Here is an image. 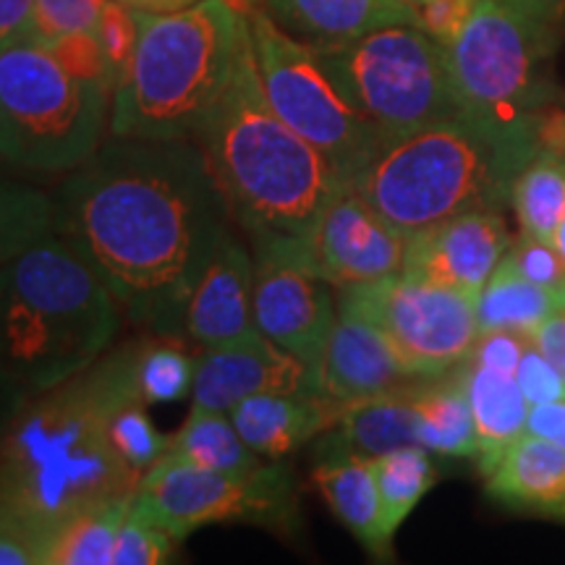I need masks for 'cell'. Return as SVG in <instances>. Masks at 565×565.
I'll return each instance as SVG.
<instances>
[{
  "mask_svg": "<svg viewBox=\"0 0 565 565\" xmlns=\"http://www.w3.org/2000/svg\"><path fill=\"white\" fill-rule=\"evenodd\" d=\"M55 231L89 259L124 315L160 338L183 315L233 212L194 139L113 137L55 194Z\"/></svg>",
  "mask_w": 565,
  "mask_h": 565,
  "instance_id": "cell-1",
  "label": "cell"
},
{
  "mask_svg": "<svg viewBox=\"0 0 565 565\" xmlns=\"http://www.w3.org/2000/svg\"><path fill=\"white\" fill-rule=\"evenodd\" d=\"M137 345L105 353L76 377L32 395L0 437V508L42 540L71 515L137 494L141 475L108 433L116 406L141 395Z\"/></svg>",
  "mask_w": 565,
  "mask_h": 565,
  "instance_id": "cell-2",
  "label": "cell"
},
{
  "mask_svg": "<svg viewBox=\"0 0 565 565\" xmlns=\"http://www.w3.org/2000/svg\"><path fill=\"white\" fill-rule=\"evenodd\" d=\"M233 221L246 233L307 236L343 175L267 100L246 24L231 82L196 134Z\"/></svg>",
  "mask_w": 565,
  "mask_h": 565,
  "instance_id": "cell-3",
  "label": "cell"
},
{
  "mask_svg": "<svg viewBox=\"0 0 565 565\" xmlns=\"http://www.w3.org/2000/svg\"><path fill=\"white\" fill-rule=\"evenodd\" d=\"M536 150L534 134L505 131L477 118H454L387 134L345 179L406 236L475 210L511 204L515 173Z\"/></svg>",
  "mask_w": 565,
  "mask_h": 565,
  "instance_id": "cell-4",
  "label": "cell"
},
{
  "mask_svg": "<svg viewBox=\"0 0 565 565\" xmlns=\"http://www.w3.org/2000/svg\"><path fill=\"white\" fill-rule=\"evenodd\" d=\"M121 312L103 275L58 231L0 267V349L32 395L105 356Z\"/></svg>",
  "mask_w": 565,
  "mask_h": 565,
  "instance_id": "cell-5",
  "label": "cell"
},
{
  "mask_svg": "<svg viewBox=\"0 0 565 565\" xmlns=\"http://www.w3.org/2000/svg\"><path fill=\"white\" fill-rule=\"evenodd\" d=\"M139 38L113 89L110 137L196 139L228 87L246 17L231 0L137 11Z\"/></svg>",
  "mask_w": 565,
  "mask_h": 565,
  "instance_id": "cell-6",
  "label": "cell"
},
{
  "mask_svg": "<svg viewBox=\"0 0 565 565\" xmlns=\"http://www.w3.org/2000/svg\"><path fill=\"white\" fill-rule=\"evenodd\" d=\"M113 92L76 79L32 40L0 53V160L21 171L68 173L103 147Z\"/></svg>",
  "mask_w": 565,
  "mask_h": 565,
  "instance_id": "cell-7",
  "label": "cell"
},
{
  "mask_svg": "<svg viewBox=\"0 0 565 565\" xmlns=\"http://www.w3.org/2000/svg\"><path fill=\"white\" fill-rule=\"evenodd\" d=\"M553 19L500 0H477L458 38L445 47L466 116L505 131L534 134L555 100Z\"/></svg>",
  "mask_w": 565,
  "mask_h": 565,
  "instance_id": "cell-8",
  "label": "cell"
},
{
  "mask_svg": "<svg viewBox=\"0 0 565 565\" xmlns=\"http://www.w3.org/2000/svg\"><path fill=\"white\" fill-rule=\"evenodd\" d=\"M315 51L343 95L383 134L469 118L458 100L445 45L422 26H383Z\"/></svg>",
  "mask_w": 565,
  "mask_h": 565,
  "instance_id": "cell-9",
  "label": "cell"
},
{
  "mask_svg": "<svg viewBox=\"0 0 565 565\" xmlns=\"http://www.w3.org/2000/svg\"><path fill=\"white\" fill-rule=\"evenodd\" d=\"M244 17L273 110L324 158L333 160L345 181L387 134L343 95L315 47L282 30L257 0Z\"/></svg>",
  "mask_w": 565,
  "mask_h": 565,
  "instance_id": "cell-10",
  "label": "cell"
},
{
  "mask_svg": "<svg viewBox=\"0 0 565 565\" xmlns=\"http://www.w3.org/2000/svg\"><path fill=\"white\" fill-rule=\"evenodd\" d=\"M137 500L173 540L212 524H249L278 534L299 529L294 471L267 461L254 475H228L162 456L139 479Z\"/></svg>",
  "mask_w": 565,
  "mask_h": 565,
  "instance_id": "cell-11",
  "label": "cell"
},
{
  "mask_svg": "<svg viewBox=\"0 0 565 565\" xmlns=\"http://www.w3.org/2000/svg\"><path fill=\"white\" fill-rule=\"evenodd\" d=\"M338 309L377 324L416 380L454 372L479 338L475 294L406 273L338 288Z\"/></svg>",
  "mask_w": 565,
  "mask_h": 565,
  "instance_id": "cell-12",
  "label": "cell"
},
{
  "mask_svg": "<svg viewBox=\"0 0 565 565\" xmlns=\"http://www.w3.org/2000/svg\"><path fill=\"white\" fill-rule=\"evenodd\" d=\"M254 257V320L259 333L320 374L338 299L315 270L303 236L249 233Z\"/></svg>",
  "mask_w": 565,
  "mask_h": 565,
  "instance_id": "cell-13",
  "label": "cell"
},
{
  "mask_svg": "<svg viewBox=\"0 0 565 565\" xmlns=\"http://www.w3.org/2000/svg\"><path fill=\"white\" fill-rule=\"evenodd\" d=\"M406 233L343 183L307 231L315 270L333 288L387 278L404 270Z\"/></svg>",
  "mask_w": 565,
  "mask_h": 565,
  "instance_id": "cell-14",
  "label": "cell"
},
{
  "mask_svg": "<svg viewBox=\"0 0 565 565\" xmlns=\"http://www.w3.org/2000/svg\"><path fill=\"white\" fill-rule=\"evenodd\" d=\"M511 242L503 212H463L412 233L401 273L477 296Z\"/></svg>",
  "mask_w": 565,
  "mask_h": 565,
  "instance_id": "cell-15",
  "label": "cell"
},
{
  "mask_svg": "<svg viewBox=\"0 0 565 565\" xmlns=\"http://www.w3.org/2000/svg\"><path fill=\"white\" fill-rule=\"evenodd\" d=\"M194 362L192 408L228 414L238 401L259 393L322 395L320 374L265 335L202 349Z\"/></svg>",
  "mask_w": 565,
  "mask_h": 565,
  "instance_id": "cell-16",
  "label": "cell"
},
{
  "mask_svg": "<svg viewBox=\"0 0 565 565\" xmlns=\"http://www.w3.org/2000/svg\"><path fill=\"white\" fill-rule=\"evenodd\" d=\"M183 335L202 349H221L263 335L254 320V257L233 225L223 233L196 280L183 315Z\"/></svg>",
  "mask_w": 565,
  "mask_h": 565,
  "instance_id": "cell-17",
  "label": "cell"
},
{
  "mask_svg": "<svg viewBox=\"0 0 565 565\" xmlns=\"http://www.w3.org/2000/svg\"><path fill=\"white\" fill-rule=\"evenodd\" d=\"M412 383L419 380L408 374L383 330L364 317L338 309L320 364L322 398L341 408Z\"/></svg>",
  "mask_w": 565,
  "mask_h": 565,
  "instance_id": "cell-18",
  "label": "cell"
},
{
  "mask_svg": "<svg viewBox=\"0 0 565 565\" xmlns=\"http://www.w3.org/2000/svg\"><path fill=\"white\" fill-rule=\"evenodd\" d=\"M338 408L312 393H259L238 401L228 416L238 435L265 461H282L322 435Z\"/></svg>",
  "mask_w": 565,
  "mask_h": 565,
  "instance_id": "cell-19",
  "label": "cell"
},
{
  "mask_svg": "<svg viewBox=\"0 0 565 565\" xmlns=\"http://www.w3.org/2000/svg\"><path fill=\"white\" fill-rule=\"evenodd\" d=\"M487 492L513 511L565 515V448L524 433L482 471Z\"/></svg>",
  "mask_w": 565,
  "mask_h": 565,
  "instance_id": "cell-20",
  "label": "cell"
},
{
  "mask_svg": "<svg viewBox=\"0 0 565 565\" xmlns=\"http://www.w3.org/2000/svg\"><path fill=\"white\" fill-rule=\"evenodd\" d=\"M286 32L312 47L338 45L393 24H416L412 0H263Z\"/></svg>",
  "mask_w": 565,
  "mask_h": 565,
  "instance_id": "cell-21",
  "label": "cell"
},
{
  "mask_svg": "<svg viewBox=\"0 0 565 565\" xmlns=\"http://www.w3.org/2000/svg\"><path fill=\"white\" fill-rule=\"evenodd\" d=\"M414 385L416 383L338 408L333 424L317 443V454L377 458L406 445H419Z\"/></svg>",
  "mask_w": 565,
  "mask_h": 565,
  "instance_id": "cell-22",
  "label": "cell"
},
{
  "mask_svg": "<svg viewBox=\"0 0 565 565\" xmlns=\"http://www.w3.org/2000/svg\"><path fill=\"white\" fill-rule=\"evenodd\" d=\"M315 484L335 519L374 557H387L393 536L385 529L383 500L374 479L372 458L351 454H317Z\"/></svg>",
  "mask_w": 565,
  "mask_h": 565,
  "instance_id": "cell-23",
  "label": "cell"
},
{
  "mask_svg": "<svg viewBox=\"0 0 565 565\" xmlns=\"http://www.w3.org/2000/svg\"><path fill=\"white\" fill-rule=\"evenodd\" d=\"M458 370H461L471 414H475L479 443L477 463L479 471H487L515 437L526 433L532 406L511 372L471 362L458 364Z\"/></svg>",
  "mask_w": 565,
  "mask_h": 565,
  "instance_id": "cell-24",
  "label": "cell"
},
{
  "mask_svg": "<svg viewBox=\"0 0 565 565\" xmlns=\"http://www.w3.org/2000/svg\"><path fill=\"white\" fill-rule=\"evenodd\" d=\"M416 424L424 450L450 458H477V427L461 370L414 385Z\"/></svg>",
  "mask_w": 565,
  "mask_h": 565,
  "instance_id": "cell-25",
  "label": "cell"
},
{
  "mask_svg": "<svg viewBox=\"0 0 565 565\" xmlns=\"http://www.w3.org/2000/svg\"><path fill=\"white\" fill-rule=\"evenodd\" d=\"M555 312V294L526 280L505 259H500L482 291L477 294L479 333L511 330V333L532 335Z\"/></svg>",
  "mask_w": 565,
  "mask_h": 565,
  "instance_id": "cell-26",
  "label": "cell"
},
{
  "mask_svg": "<svg viewBox=\"0 0 565 565\" xmlns=\"http://www.w3.org/2000/svg\"><path fill=\"white\" fill-rule=\"evenodd\" d=\"M168 456L228 475H254L267 463L244 443L228 414L207 412V408L189 412L186 422L168 443Z\"/></svg>",
  "mask_w": 565,
  "mask_h": 565,
  "instance_id": "cell-27",
  "label": "cell"
},
{
  "mask_svg": "<svg viewBox=\"0 0 565 565\" xmlns=\"http://www.w3.org/2000/svg\"><path fill=\"white\" fill-rule=\"evenodd\" d=\"M511 207L524 233L553 244L557 223L565 215V154L536 147L515 173Z\"/></svg>",
  "mask_w": 565,
  "mask_h": 565,
  "instance_id": "cell-28",
  "label": "cell"
},
{
  "mask_svg": "<svg viewBox=\"0 0 565 565\" xmlns=\"http://www.w3.org/2000/svg\"><path fill=\"white\" fill-rule=\"evenodd\" d=\"M131 498L87 508L47 534L42 565H110L118 529L129 513Z\"/></svg>",
  "mask_w": 565,
  "mask_h": 565,
  "instance_id": "cell-29",
  "label": "cell"
},
{
  "mask_svg": "<svg viewBox=\"0 0 565 565\" xmlns=\"http://www.w3.org/2000/svg\"><path fill=\"white\" fill-rule=\"evenodd\" d=\"M55 196L24 181L0 179V267L55 233Z\"/></svg>",
  "mask_w": 565,
  "mask_h": 565,
  "instance_id": "cell-30",
  "label": "cell"
},
{
  "mask_svg": "<svg viewBox=\"0 0 565 565\" xmlns=\"http://www.w3.org/2000/svg\"><path fill=\"white\" fill-rule=\"evenodd\" d=\"M374 479H377L380 500H383V515L387 534L395 536L422 498L433 490L435 466L429 461V450L422 445H406V448L391 450L372 458Z\"/></svg>",
  "mask_w": 565,
  "mask_h": 565,
  "instance_id": "cell-31",
  "label": "cell"
},
{
  "mask_svg": "<svg viewBox=\"0 0 565 565\" xmlns=\"http://www.w3.org/2000/svg\"><path fill=\"white\" fill-rule=\"evenodd\" d=\"M196 362L179 345L158 341L137 345V385L145 404H175L192 395Z\"/></svg>",
  "mask_w": 565,
  "mask_h": 565,
  "instance_id": "cell-32",
  "label": "cell"
},
{
  "mask_svg": "<svg viewBox=\"0 0 565 565\" xmlns=\"http://www.w3.org/2000/svg\"><path fill=\"white\" fill-rule=\"evenodd\" d=\"M108 433L118 456L139 475H145L150 466L158 463L168 454V443H171V437H166L154 427L141 395H131L116 406V412L110 414Z\"/></svg>",
  "mask_w": 565,
  "mask_h": 565,
  "instance_id": "cell-33",
  "label": "cell"
},
{
  "mask_svg": "<svg viewBox=\"0 0 565 565\" xmlns=\"http://www.w3.org/2000/svg\"><path fill=\"white\" fill-rule=\"evenodd\" d=\"M175 542L171 534L139 505L134 494L129 513L124 515V524L118 529L116 547H113L110 565H160L171 561Z\"/></svg>",
  "mask_w": 565,
  "mask_h": 565,
  "instance_id": "cell-34",
  "label": "cell"
},
{
  "mask_svg": "<svg viewBox=\"0 0 565 565\" xmlns=\"http://www.w3.org/2000/svg\"><path fill=\"white\" fill-rule=\"evenodd\" d=\"M105 0H34L24 40L51 47L74 32L95 30Z\"/></svg>",
  "mask_w": 565,
  "mask_h": 565,
  "instance_id": "cell-35",
  "label": "cell"
},
{
  "mask_svg": "<svg viewBox=\"0 0 565 565\" xmlns=\"http://www.w3.org/2000/svg\"><path fill=\"white\" fill-rule=\"evenodd\" d=\"M95 34L100 40V47L105 53V61H108L113 79H124L126 68H129L134 47H137L139 38V21L137 11L129 9V6L116 3V0H105L100 19L95 24Z\"/></svg>",
  "mask_w": 565,
  "mask_h": 565,
  "instance_id": "cell-36",
  "label": "cell"
},
{
  "mask_svg": "<svg viewBox=\"0 0 565 565\" xmlns=\"http://www.w3.org/2000/svg\"><path fill=\"white\" fill-rule=\"evenodd\" d=\"M503 259L515 273H521L536 286L547 288V291L561 294L565 288V259L561 252L555 249V244L542 242L532 233L521 231V236L513 238L508 246Z\"/></svg>",
  "mask_w": 565,
  "mask_h": 565,
  "instance_id": "cell-37",
  "label": "cell"
},
{
  "mask_svg": "<svg viewBox=\"0 0 565 565\" xmlns=\"http://www.w3.org/2000/svg\"><path fill=\"white\" fill-rule=\"evenodd\" d=\"M51 51L63 63V68L68 74H74L76 79L100 84V87H108L110 92L116 89V79H113L110 66L105 61V53L95 30L66 34V38L53 42Z\"/></svg>",
  "mask_w": 565,
  "mask_h": 565,
  "instance_id": "cell-38",
  "label": "cell"
},
{
  "mask_svg": "<svg viewBox=\"0 0 565 565\" xmlns=\"http://www.w3.org/2000/svg\"><path fill=\"white\" fill-rule=\"evenodd\" d=\"M515 380H519L521 391H524L529 406L550 404V401L565 398V383L557 374L553 364L547 362L545 353L529 341L524 356H521L519 370H515Z\"/></svg>",
  "mask_w": 565,
  "mask_h": 565,
  "instance_id": "cell-39",
  "label": "cell"
},
{
  "mask_svg": "<svg viewBox=\"0 0 565 565\" xmlns=\"http://www.w3.org/2000/svg\"><path fill=\"white\" fill-rule=\"evenodd\" d=\"M475 6L477 0H422L416 3V19L424 32L448 47L466 26Z\"/></svg>",
  "mask_w": 565,
  "mask_h": 565,
  "instance_id": "cell-40",
  "label": "cell"
},
{
  "mask_svg": "<svg viewBox=\"0 0 565 565\" xmlns=\"http://www.w3.org/2000/svg\"><path fill=\"white\" fill-rule=\"evenodd\" d=\"M532 338L511 333V330H492V333H479L475 349H471L466 362L494 366V370H503L515 374L519 370L521 356H524L526 345Z\"/></svg>",
  "mask_w": 565,
  "mask_h": 565,
  "instance_id": "cell-41",
  "label": "cell"
},
{
  "mask_svg": "<svg viewBox=\"0 0 565 565\" xmlns=\"http://www.w3.org/2000/svg\"><path fill=\"white\" fill-rule=\"evenodd\" d=\"M30 398L32 393L21 385V380L11 370L3 349H0V437L9 433L11 424L19 419V414L30 404Z\"/></svg>",
  "mask_w": 565,
  "mask_h": 565,
  "instance_id": "cell-42",
  "label": "cell"
},
{
  "mask_svg": "<svg viewBox=\"0 0 565 565\" xmlns=\"http://www.w3.org/2000/svg\"><path fill=\"white\" fill-rule=\"evenodd\" d=\"M526 433L565 448V398L529 408Z\"/></svg>",
  "mask_w": 565,
  "mask_h": 565,
  "instance_id": "cell-43",
  "label": "cell"
},
{
  "mask_svg": "<svg viewBox=\"0 0 565 565\" xmlns=\"http://www.w3.org/2000/svg\"><path fill=\"white\" fill-rule=\"evenodd\" d=\"M529 338H532L536 349L545 353V359L555 366L557 374H561L565 383V320L563 317L557 312L553 317H547V320L542 322Z\"/></svg>",
  "mask_w": 565,
  "mask_h": 565,
  "instance_id": "cell-44",
  "label": "cell"
},
{
  "mask_svg": "<svg viewBox=\"0 0 565 565\" xmlns=\"http://www.w3.org/2000/svg\"><path fill=\"white\" fill-rule=\"evenodd\" d=\"M32 9L34 0H0V53L9 51L13 42L24 40Z\"/></svg>",
  "mask_w": 565,
  "mask_h": 565,
  "instance_id": "cell-45",
  "label": "cell"
},
{
  "mask_svg": "<svg viewBox=\"0 0 565 565\" xmlns=\"http://www.w3.org/2000/svg\"><path fill=\"white\" fill-rule=\"evenodd\" d=\"M116 3H124L134 11H145V13H173V11L189 9V6L200 3V0H116Z\"/></svg>",
  "mask_w": 565,
  "mask_h": 565,
  "instance_id": "cell-46",
  "label": "cell"
},
{
  "mask_svg": "<svg viewBox=\"0 0 565 565\" xmlns=\"http://www.w3.org/2000/svg\"><path fill=\"white\" fill-rule=\"evenodd\" d=\"M500 3H511L519 6V9H526L532 13H540V17L547 19H557L565 9V0H500Z\"/></svg>",
  "mask_w": 565,
  "mask_h": 565,
  "instance_id": "cell-47",
  "label": "cell"
},
{
  "mask_svg": "<svg viewBox=\"0 0 565 565\" xmlns=\"http://www.w3.org/2000/svg\"><path fill=\"white\" fill-rule=\"evenodd\" d=\"M553 244H555V249L561 252V257L565 259V215H563V221L557 223V231H555V238H553Z\"/></svg>",
  "mask_w": 565,
  "mask_h": 565,
  "instance_id": "cell-48",
  "label": "cell"
},
{
  "mask_svg": "<svg viewBox=\"0 0 565 565\" xmlns=\"http://www.w3.org/2000/svg\"><path fill=\"white\" fill-rule=\"evenodd\" d=\"M555 303H557V315H561L565 320V288L561 294H555Z\"/></svg>",
  "mask_w": 565,
  "mask_h": 565,
  "instance_id": "cell-49",
  "label": "cell"
},
{
  "mask_svg": "<svg viewBox=\"0 0 565 565\" xmlns=\"http://www.w3.org/2000/svg\"><path fill=\"white\" fill-rule=\"evenodd\" d=\"M412 3H422V0H412Z\"/></svg>",
  "mask_w": 565,
  "mask_h": 565,
  "instance_id": "cell-50",
  "label": "cell"
},
{
  "mask_svg": "<svg viewBox=\"0 0 565 565\" xmlns=\"http://www.w3.org/2000/svg\"><path fill=\"white\" fill-rule=\"evenodd\" d=\"M0 166H3V160H0Z\"/></svg>",
  "mask_w": 565,
  "mask_h": 565,
  "instance_id": "cell-51",
  "label": "cell"
}]
</instances>
